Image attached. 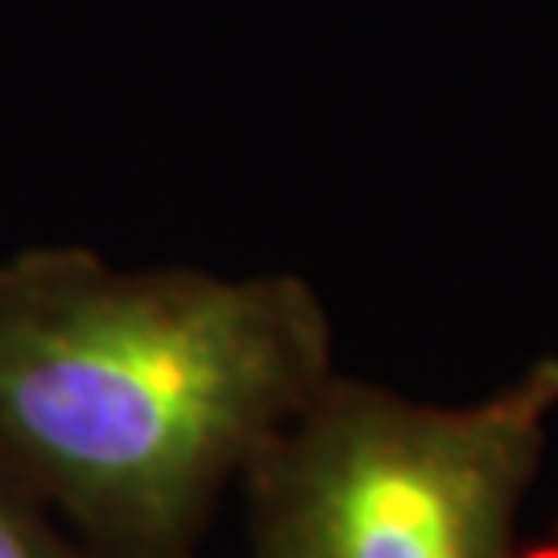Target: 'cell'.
I'll return each mask as SVG.
<instances>
[{
  "label": "cell",
  "mask_w": 558,
  "mask_h": 558,
  "mask_svg": "<svg viewBox=\"0 0 558 558\" xmlns=\"http://www.w3.org/2000/svg\"><path fill=\"white\" fill-rule=\"evenodd\" d=\"M0 558H96L0 468Z\"/></svg>",
  "instance_id": "3957f363"
},
{
  "label": "cell",
  "mask_w": 558,
  "mask_h": 558,
  "mask_svg": "<svg viewBox=\"0 0 558 558\" xmlns=\"http://www.w3.org/2000/svg\"><path fill=\"white\" fill-rule=\"evenodd\" d=\"M558 356L476 401L331 377L248 468V558H518Z\"/></svg>",
  "instance_id": "7a4b0ae2"
},
{
  "label": "cell",
  "mask_w": 558,
  "mask_h": 558,
  "mask_svg": "<svg viewBox=\"0 0 558 558\" xmlns=\"http://www.w3.org/2000/svg\"><path fill=\"white\" fill-rule=\"evenodd\" d=\"M336 377L299 274L0 260V468L96 558H191L228 484Z\"/></svg>",
  "instance_id": "6da1fadb"
}]
</instances>
